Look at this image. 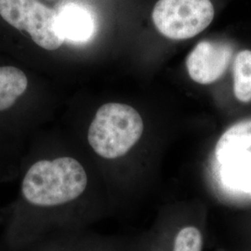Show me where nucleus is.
Listing matches in <instances>:
<instances>
[{"label": "nucleus", "instance_id": "f257e3e1", "mask_svg": "<svg viewBox=\"0 0 251 251\" xmlns=\"http://www.w3.org/2000/svg\"><path fill=\"white\" fill-rule=\"evenodd\" d=\"M87 183L86 171L75 158L40 160L26 171L22 182V196L33 206H59L79 198Z\"/></svg>", "mask_w": 251, "mask_h": 251}, {"label": "nucleus", "instance_id": "f03ea898", "mask_svg": "<svg viewBox=\"0 0 251 251\" xmlns=\"http://www.w3.org/2000/svg\"><path fill=\"white\" fill-rule=\"evenodd\" d=\"M144 132V121L134 108L110 102L99 108L89 129L90 146L100 156L115 159L125 155Z\"/></svg>", "mask_w": 251, "mask_h": 251}, {"label": "nucleus", "instance_id": "7ed1b4c3", "mask_svg": "<svg viewBox=\"0 0 251 251\" xmlns=\"http://www.w3.org/2000/svg\"><path fill=\"white\" fill-rule=\"evenodd\" d=\"M0 21L47 50H57L64 42L56 11L38 0H0Z\"/></svg>", "mask_w": 251, "mask_h": 251}, {"label": "nucleus", "instance_id": "20e7f679", "mask_svg": "<svg viewBox=\"0 0 251 251\" xmlns=\"http://www.w3.org/2000/svg\"><path fill=\"white\" fill-rule=\"evenodd\" d=\"M214 14L210 0H159L152 9V18L163 36L181 40L203 32Z\"/></svg>", "mask_w": 251, "mask_h": 251}, {"label": "nucleus", "instance_id": "39448f33", "mask_svg": "<svg viewBox=\"0 0 251 251\" xmlns=\"http://www.w3.org/2000/svg\"><path fill=\"white\" fill-rule=\"evenodd\" d=\"M233 48L223 42H200L189 54L186 67L191 78L199 84L218 80L228 68Z\"/></svg>", "mask_w": 251, "mask_h": 251}, {"label": "nucleus", "instance_id": "423d86ee", "mask_svg": "<svg viewBox=\"0 0 251 251\" xmlns=\"http://www.w3.org/2000/svg\"><path fill=\"white\" fill-rule=\"evenodd\" d=\"M57 13L58 27L64 41L82 44L90 41L95 32V23L88 9L76 3H66Z\"/></svg>", "mask_w": 251, "mask_h": 251}, {"label": "nucleus", "instance_id": "0eeeda50", "mask_svg": "<svg viewBox=\"0 0 251 251\" xmlns=\"http://www.w3.org/2000/svg\"><path fill=\"white\" fill-rule=\"evenodd\" d=\"M221 175L226 185L239 191H251V152L233 154L221 163Z\"/></svg>", "mask_w": 251, "mask_h": 251}, {"label": "nucleus", "instance_id": "6e6552de", "mask_svg": "<svg viewBox=\"0 0 251 251\" xmlns=\"http://www.w3.org/2000/svg\"><path fill=\"white\" fill-rule=\"evenodd\" d=\"M251 147V120L243 121L231 126L216 145V157L219 163L233 154L247 151Z\"/></svg>", "mask_w": 251, "mask_h": 251}, {"label": "nucleus", "instance_id": "1a4fd4ad", "mask_svg": "<svg viewBox=\"0 0 251 251\" xmlns=\"http://www.w3.org/2000/svg\"><path fill=\"white\" fill-rule=\"evenodd\" d=\"M233 91L235 97L240 101H251V50H243L236 55L233 63Z\"/></svg>", "mask_w": 251, "mask_h": 251}, {"label": "nucleus", "instance_id": "9d476101", "mask_svg": "<svg viewBox=\"0 0 251 251\" xmlns=\"http://www.w3.org/2000/svg\"><path fill=\"white\" fill-rule=\"evenodd\" d=\"M202 246L200 231L196 227H185L177 234L173 251H202Z\"/></svg>", "mask_w": 251, "mask_h": 251}, {"label": "nucleus", "instance_id": "9b49d317", "mask_svg": "<svg viewBox=\"0 0 251 251\" xmlns=\"http://www.w3.org/2000/svg\"><path fill=\"white\" fill-rule=\"evenodd\" d=\"M250 193H251V192H250Z\"/></svg>", "mask_w": 251, "mask_h": 251}]
</instances>
